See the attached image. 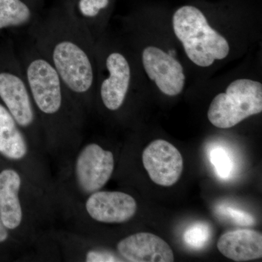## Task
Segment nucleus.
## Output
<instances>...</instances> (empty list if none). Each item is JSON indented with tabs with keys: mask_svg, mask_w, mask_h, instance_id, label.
<instances>
[{
	"mask_svg": "<svg viewBox=\"0 0 262 262\" xmlns=\"http://www.w3.org/2000/svg\"><path fill=\"white\" fill-rule=\"evenodd\" d=\"M217 248L234 261H247L262 257V235L252 229H237L222 234Z\"/></svg>",
	"mask_w": 262,
	"mask_h": 262,
	"instance_id": "obj_13",
	"label": "nucleus"
},
{
	"mask_svg": "<svg viewBox=\"0 0 262 262\" xmlns=\"http://www.w3.org/2000/svg\"><path fill=\"white\" fill-rule=\"evenodd\" d=\"M8 229L5 227L0 220V244L4 243L9 237V232Z\"/></svg>",
	"mask_w": 262,
	"mask_h": 262,
	"instance_id": "obj_20",
	"label": "nucleus"
},
{
	"mask_svg": "<svg viewBox=\"0 0 262 262\" xmlns=\"http://www.w3.org/2000/svg\"><path fill=\"white\" fill-rule=\"evenodd\" d=\"M261 111V83L239 79L229 84L226 93L213 98L208 108V118L215 127L227 129Z\"/></svg>",
	"mask_w": 262,
	"mask_h": 262,
	"instance_id": "obj_5",
	"label": "nucleus"
},
{
	"mask_svg": "<svg viewBox=\"0 0 262 262\" xmlns=\"http://www.w3.org/2000/svg\"><path fill=\"white\" fill-rule=\"evenodd\" d=\"M27 33L84 110L96 89V42L91 33L61 5L42 15Z\"/></svg>",
	"mask_w": 262,
	"mask_h": 262,
	"instance_id": "obj_1",
	"label": "nucleus"
},
{
	"mask_svg": "<svg viewBox=\"0 0 262 262\" xmlns=\"http://www.w3.org/2000/svg\"><path fill=\"white\" fill-rule=\"evenodd\" d=\"M211 237V229L206 222H198L189 226L183 235L184 243L189 247L201 249L204 247Z\"/></svg>",
	"mask_w": 262,
	"mask_h": 262,
	"instance_id": "obj_16",
	"label": "nucleus"
},
{
	"mask_svg": "<svg viewBox=\"0 0 262 262\" xmlns=\"http://www.w3.org/2000/svg\"><path fill=\"white\" fill-rule=\"evenodd\" d=\"M114 169L115 158L111 151L96 143L85 144L74 165V177L79 191L89 195L101 190L113 176Z\"/></svg>",
	"mask_w": 262,
	"mask_h": 262,
	"instance_id": "obj_6",
	"label": "nucleus"
},
{
	"mask_svg": "<svg viewBox=\"0 0 262 262\" xmlns=\"http://www.w3.org/2000/svg\"><path fill=\"white\" fill-rule=\"evenodd\" d=\"M102 60L106 75L96 80V89L103 106L110 112L120 110L125 103L131 83V67L121 52H107Z\"/></svg>",
	"mask_w": 262,
	"mask_h": 262,
	"instance_id": "obj_7",
	"label": "nucleus"
},
{
	"mask_svg": "<svg viewBox=\"0 0 262 262\" xmlns=\"http://www.w3.org/2000/svg\"><path fill=\"white\" fill-rule=\"evenodd\" d=\"M15 43V42H14ZM42 132L53 139H73L80 132L83 108L33 43H15Z\"/></svg>",
	"mask_w": 262,
	"mask_h": 262,
	"instance_id": "obj_2",
	"label": "nucleus"
},
{
	"mask_svg": "<svg viewBox=\"0 0 262 262\" xmlns=\"http://www.w3.org/2000/svg\"><path fill=\"white\" fill-rule=\"evenodd\" d=\"M62 7L91 33L95 40L98 21L110 5V0H61Z\"/></svg>",
	"mask_w": 262,
	"mask_h": 262,
	"instance_id": "obj_15",
	"label": "nucleus"
},
{
	"mask_svg": "<svg viewBox=\"0 0 262 262\" xmlns=\"http://www.w3.org/2000/svg\"><path fill=\"white\" fill-rule=\"evenodd\" d=\"M43 0H0V33L26 31L42 16Z\"/></svg>",
	"mask_w": 262,
	"mask_h": 262,
	"instance_id": "obj_14",
	"label": "nucleus"
},
{
	"mask_svg": "<svg viewBox=\"0 0 262 262\" xmlns=\"http://www.w3.org/2000/svg\"><path fill=\"white\" fill-rule=\"evenodd\" d=\"M142 63L146 75L164 94L175 96L182 92L185 82L184 69L173 56L149 46L143 51Z\"/></svg>",
	"mask_w": 262,
	"mask_h": 262,
	"instance_id": "obj_9",
	"label": "nucleus"
},
{
	"mask_svg": "<svg viewBox=\"0 0 262 262\" xmlns=\"http://www.w3.org/2000/svg\"><path fill=\"white\" fill-rule=\"evenodd\" d=\"M210 160L221 179L229 178L233 170V161L228 151L223 147L216 146L211 149Z\"/></svg>",
	"mask_w": 262,
	"mask_h": 262,
	"instance_id": "obj_17",
	"label": "nucleus"
},
{
	"mask_svg": "<svg viewBox=\"0 0 262 262\" xmlns=\"http://www.w3.org/2000/svg\"><path fill=\"white\" fill-rule=\"evenodd\" d=\"M0 101L28 139L43 133L15 43L10 38L0 42Z\"/></svg>",
	"mask_w": 262,
	"mask_h": 262,
	"instance_id": "obj_3",
	"label": "nucleus"
},
{
	"mask_svg": "<svg viewBox=\"0 0 262 262\" xmlns=\"http://www.w3.org/2000/svg\"><path fill=\"white\" fill-rule=\"evenodd\" d=\"M142 162L151 181L163 187H170L178 182L184 168L180 151L163 139L146 146L142 153Z\"/></svg>",
	"mask_w": 262,
	"mask_h": 262,
	"instance_id": "obj_8",
	"label": "nucleus"
},
{
	"mask_svg": "<svg viewBox=\"0 0 262 262\" xmlns=\"http://www.w3.org/2000/svg\"><path fill=\"white\" fill-rule=\"evenodd\" d=\"M84 261L87 262L123 261L116 253L104 249L89 250L84 255Z\"/></svg>",
	"mask_w": 262,
	"mask_h": 262,
	"instance_id": "obj_19",
	"label": "nucleus"
},
{
	"mask_svg": "<svg viewBox=\"0 0 262 262\" xmlns=\"http://www.w3.org/2000/svg\"><path fill=\"white\" fill-rule=\"evenodd\" d=\"M117 252L124 261L130 262H172L171 248L159 236L139 232L127 236L117 244Z\"/></svg>",
	"mask_w": 262,
	"mask_h": 262,
	"instance_id": "obj_11",
	"label": "nucleus"
},
{
	"mask_svg": "<svg viewBox=\"0 0 262 262\" xmlns=\"http://www.w3.org/2000/svg\"><path fill=\"white\" fill-rule=\"evenodd\" d=\"M21 186V177L15 169L6 168L0 172V220L8 230H15L23 223Z\"/></svg>",
	"mask_w": 262,
	"mask_h": 262,
	"instance_id": "obj_12",
	"label": "nucleus"
},
{
	"mask_svg": "<svg viewBox=\"0 0 262 262\" xmlns=\"http://www.w3.org/2000/svg\"><path fill=\"white\" fill-rule=\"evenodd\" d=\"M84 209L92 220L105 224L128 222L137 211V203L130 194L119 191H103L89 194Z\"/></svg>",
	"mask_w": 262,
	"mask_h": 262,
	"instance_id": "obj_10",
	"label": "nucleus"
},
{
	"mask_svg": "<svg viewBox=\"0 0 262 262\" xmlns=\"http://www.w3.org/2000/svg\"><path fill=\"white\" fill-rule=\"evenodd\" d=\"M217 214L222 218L238 226H252L254 225L255 220L253 215L242 211L238 208H233L227 205H220L216 207Z\"/></svg>",
	"mask_w": 262,
	"mask_h": 262,
	"instance_id": "obj_18",
	"label": "nucleus"
},
{
	"mask_svg": "<svg viewBox=\"0 0 262 262\" xmlns=\"http://www.w3.org/2000/svg\"><path fill=\"white\" fill-rule=\"evenodd\" d=\"M173 27L188 58L202 67H210L215 60L228 56V42L211 27L201 10L186 5L174 13Z\"/></svg>",
	"mask_w": 262,
	"mask_h": 262,
	"instance_id": "obj_4",
	"label": "nucleus"
}]
</instances>
